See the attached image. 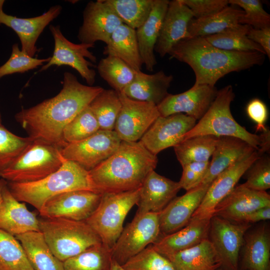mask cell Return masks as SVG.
I'll use <instances>...</instances> for the list:
<instances>
[{"instance_id": "30bf717a", "label": "cell", "mask_w": 270, "mask_h": 270, "mask_svg": "<svg viewBox=\"0 0 270 270\" xmlns=\"http://www.w3.org/2000/svg\"><path fill=\"white\" fill-rule=\"evenodd\" d=\"M50 32L54 40V50L50 61L43 65L38 72L46 70L52 66H67L76 70L88 84L92 86L96 72L90 67L96 62V58L88 49L94 45L74 44L68 40L62 33L59 25L50 24Z\"/></svg>"}, {"instance_id": "ba28073f", "label": "cell", "mask_w": 270, "mask_h": 270, "mask_svg": "<svg viewBox=\"0 0 270 270\" xmlns=\"http://www.w3.org/2000/svg\"><path fill=\"white\" fill-rule=\"evenodd\" d=\"M140 191V188L126 192H103L98 206L85 220L100 236L102 244L111 250L124 229L126 216L136 204Z\"/></svg>"}, {"instance_id": "5b68a950", "label": "cell", "mask_w": 270, "mask_h": 270, "mask_svg": "<svg viewBox=\"0 0 270 270\" xmlns=\"http://www.w3.org/2000/svg\"><path fill=\"white\" fill-rule=\"evenodd\" d=\"M234 97L231 85L218 90L208 110L186 134L184 140L202 135L234 137L246 142L260 154L268 152L270 144V130L256 134L249 132L238 124L232 116L230 108Z\"/></svg>"}, {"instance_id": "74e56055", "label": "cell", "mask_w": 270, "mask_h": 270, "mask_svg": "<svg viewBox=\"0 0 270 270\" xmlns=\"http://www.w3.org/2000/svg\"><path fill=\"white\" fill-rule=\"evenodd\" d=\"M97 69L102 78L118 92L132 82L137 72L120 58L110 56L100 60Z\"/></svg>"}, {"instance_id": "db71d44e", "label": "cell", "mask_w": 270, "mask_h": 270, "mask_svg": "<svg viewBox=\"0 0 270 270\" xmlns=\"http://www.w3.org/2000/svg\"><path fill=\"white\" fill-rule=\"evenodd\" d=\"M5 180L3 179V178H2V179H0V204L2 201V186L5 182Z\"/></svg>"}, {"instance_id": "d6a6232c", "label": "cell", "mask_w": 270, "mask_h": 270, "mask_svg": "<svg viewBox=\"0 0 270 270\" xmlns=\"http://www.w3.org/2000/svg\"><path fill=\"white\" fill-rule=\"evenodd\" d=\"M242 10L232 6H228L211 16L193 18L188 27L189 38L205 37L223 32L239 24L244 15Z\"/></svg>"}, {"instance_id": "7a4b0ae2", "label": "cell", "mask_w": 270, "mask_h": 270, "mask_svg": "<svg viewBox=\"0 0 270 270\" xmlns=\"http://www.w3.org/2000/svg\"><path fill=\"white\" fill-rule=\"evenodd\" d=\"M168 54L192 69L196 79L194 85L212 86L226 75L260 66L265 60L262 53L225 50L213 46L204 37L184 39L176 44Z\"/></svg>"}, {"instance_id": "4fadbf2b", "label": "cell", "mask_w": 270, "mask_h": 270, "mask_svg": "<svg viewBox=\"0 0 270 270\" xmlns=\"http://www.w3.org/2000/svg\"><path fill=\"white\" fill-rule=\"evenodd\" d=\"M122 107L114 130L122 141L138 142L160 116L154 104L131 99L118 92Z\"/></svg>"}, {"instance_id": "2e32d148", "label": "cell", "mask_w": 270, "mask_h": 270, "mask_svg": "<svg viewBox=\"0 0 270 270\" xmlns=\"http://www.w3.org/2000/svg\"><path fill=\"white\" fill-rule=\"evenodd\" d=\"M260 156L254 149L224 170L212 182L192 218L212 216L216 206L236 186L250 165Z\"/></svg>"}, {"instance_id": "6da1fadb", "label": "cell", "mask_w": 270, "mask_h": 270, "mask_svg": "<svg viewBox=\"0 0 270 270\" xmlns=\"http://www.w3.org/2000/svg\"><path fill=\"white\" fill-rule=\"evenodd\" d=\"M104 88L83 84L71 72L64 74L62 88L54 97L28 108H22L15 118L34 140L40 139L62 148L64 127L88 106Z\"/></svg>"}, {"instance_id": "ffe728a7", "label": "cell", "mask_w": 270, "mask_h": 270, "mask_svg": "<svg viewBox=\"0 0 270 270\" xmlns=\"http://www.w3.org/2000/svg\"><path fill=\"white\" fill-rule=\"evenodd\" d=\"M210 184L198 185L176 196L159 212L160 232L163 236L176 232L188 223Z\"/></svg>"}, {"instance_id": "7c38bea8", "label": "cell", "mask_w": 270, "mask_h": 270, "mask_svg": "<svg viewBox=\"0 0 270 270\" xmlns=\"http://www.w3.org/2000/svg\"><path fill=\"white\" fill-rule=\"evenodd\" d=\"M121 142L114 130H100L84 140L67 144L61 154L89 171L111 156Z\"/></svg>"}, {"instance_id": "bcb514c9", "label": "cell", "mask_w": 270, "mask_h": 270, "mask_svg": "<svg viewBox=\"0 0 270 270\" xmlns=\"http://www.w3.org/2000/svg\"><path fill=\"white\" fill-rule=\"evenodd\" d=\"M244 174V187L258 191H266L270 188V158L265 154L260 156L250 165Z\"/></svg>"}, {"instance_id": "d4e9b609", "label": "cell", "mask_w": 270, "mask_h": 270, "mask_svg": "<svg viewBox=\"0 0 270 270\" xmlns=\"http://www.w3.org/2000/svg\"><path fill=\"white\" fill-rule=\"evenodd\" d=\"M212 217L192 218L185 226L160 237L152 246L164 256L191 248L208 238Z\"/></svg>"}, {"instance_id": "b9f144b4", "label": "cell", "mask_w": 270, "mask_h": 270, "mask_svg": "<svg viewBox=\"0 0 270 270\" xmlns=\"http://www.w3.org/2000/svg\"><path fill=\"white\" fill-rule=\"evenodd\" d=\"M18 136L0 124V174L8 168L34 141Z\"/></svg>"}, {"instance_id": "8992f818", "label": "cell", "mask_w": 270, "mask_h": 270, "mask_svg": "<svg viewBox=\"0 0 270 270\" xmlns=\"http://www.w3.org/2000/svg\"><path fill=\"white\" fill-rule=\"evenodd\" d=\"M38 219L40 230L46 242L62 262L102 243L100 236L85 221L43 217Z\"/></svg>"}, {"instance_id": "44dd1931", "label": "cell", "mask_w": 270, "mask_h": 270, "mask_svg": "<svg viewBox=\"0 0 270 270\" xmlns=\"http://www.w3.org/2000/svg\"><path fill=\"white\" fill-rule=\"evenodd\" d=\"M270 206V196L266 191L252 190L242 184L236 186L215 207L213 216L240 222L246 214Z\"/></svg>"}, {"instance_id": "e0dca14e", "label": "cell", "mask_w": 270, "mask_h": 270, "mask_svg": "<svg viewBox=\"0 0 270 270\" xmlns=\"http://www.w3.org/2000/svg\"><path fill=\"white\" fill-rule=\"evenodd\" d=\"M122 24L114 10L104 1H90L83 12V22L78 30L80 43L94 45L97 41L106 44L115 30Z\"/></svg>"}, {"instance_id": "7402d4cb", "label": "cell", "mask_w": 270, "mask_h": 270, "mask_svg": "<svg viewBox=\"0 0 270 270\" xmlns=\"http://www.w3.org/2000/svg\"><path fill=\"white\" fill-rule=\"evenodd\" d=\"M193 18L191 10L181 0L170 1L154 51L162 58L178 42L189 38L188 27Z\"/></svg>"}, {"instance_id": "ee69618b", "label": "cell", "mask_w": 270, "mask_h": 270, "mask_svg": "<svg viewBox=\"0 0 270 270\" xmlns=\"http://www.w3.org/2000/svg\"><path fill=\"white\" fill-rule=\"evenodd\" d=\"M50 57L38 58L32 57L20 49L17 44L12 46L11 55L8 60L0 66V79L15 73H24L43 66L48 62Z\"/></svg>"}, {"instance_id": "ac0fdd59", "label": "cell", "mask_w": 270, "mask_h": 270, "mask_svg": "<svg viewBox=\"0 0 270 270\" xmlns=\"http://www.w3.org/2000/svg\"><path fill=\"white\" fill-rule=\"evenodd\" d=\"M218 92L216 86L193 85L184 92L169 94L157 107L162 116L184 112L196 120H199L212 104Z\"/></svg>"}, {"instance_id": "83f0119b", "label": "cell", "mask_w": 270, "mask_h": 270, "mask_svg": "<svg viewBox=\"0 0 270 270\" xmlns=\"http://www.w3.org/2000/svg\"><path fill=\"white\" fill-rule=\"evenodd\" d=\"M240 270H270V232L262 224L246 233L242 246Z\"/></svg>"}, {"instance_id": "f907efd6", "label": "cell", "mask_w": 270, "mask_h": 270, "mask_svg": "<svg viewBox=\"0 0 270 270\" xmlns=\"http://www.w3.org/2000/svg\"><path fill=\"white\" fill-rule=\"evenodd\" d=\"M247 36L248 38L259 45L265 54L270 58V27L264 28H254L250 27Z\"/></svg>"}, {"instance_id": "60d3db41", "label": "cell", "mask_w": 270, "mask_h": 270, "mask_svg": "<svg viewBox=\"0 0 270 270\" xmlns=\"http://www.w3.org/2000/svg\"><path fill=\"white\" fill-rule=\"evenodd\" d=\"M100 130L98 122L88 106L64 127L62 138L67 144L76 142L88 138Z\"/></svg>"}, {"instance_id": "8d00e7d4", "label": "cell", "mask_w": 270, "mask_h": 270, "mask_svg": "<svg viewBox=\"0 0 270 270\" xmlns=\"http://www.w3.org/2000/svg\"><path fill=\"white\" fill-rule=\"evenodd\" d=\"M88 106L98 122L100 130H114L122 107L118 92L113 89H104Z\"/></svg>"}, {"instance_id": "8fae6325", "label": "cell", "mask_w": 270, "mask_h": 270, "mask_svg": "<svg viewBox=\"0 0 270 270\" xmlns=\"http://www.w3.org/2000/svg\"><path fill=\"white\" fill-rule=\"evenodd\" d=\"M251 224L231 222L213 216L208 238L212 244L224 270H239L240 252Z\"/></svg>"}, {"instance_id": "484cf974", "label": "cell", "mask_w": 270, "mask_h": 270, "mask_svg": "<svg viewBox=\"0 0 270 270\" xmlns=\"http://www.w3.org/2000/svg\"><path fill=\"white\" fill-rule=\"evenodd\" d=\"M169 0H154L151 12L146 20L136 30L142 64L152 72L157 64L154 48L158 38Z\"/></svg>"}, {"instance_id": "277c9868", "label": "cell", "mask_w": 270, "mask_h": 270, "mask_svg": "<svg viewBox=\"0 0 270 270\" xmlns=\"http://www.w3.org/2000/svg\"><path fill=\"white\" fill-rule=\"evenodd\" d=\"M7 186L18 201L31 204L38 212L47 201L62 193L76 190L98 192L89 171L66 160L58 170L40 180L29 182L7 181Z\"/></svg>"}, {"instance_id": "4316f807", "label": "cell", "mask_w": 270, "mask_h": 270, "mask_svg": "<svg viewBox=\"0 0 270 270\" xmlns=\"http://www.w3.org/2000/svg\"><path fill=\"white\" fill-rule=\"evenodd\" d=\"M173 80L172 74L163 70L154 74L137 72L134 80L122 92L129 98L158 106L169 94L168 90Z\"/></svg>"}, {"instance_id": "3957f363", "label": "cell", "mask_w": 270, "mask_h": 270, "mask_svg": "<svg viewBox=\"0 0 270 270\" xmlns=\"http://www.w3.org/2000/svg\"><path fill=\"white\" fill-rule=\"evenodd\" d=\"M156 155L140 141L121 142L108 158L89 170L98 191L121 192L140 188L148 174L156 168Z\"/></svg>"}, {"instance_id": "4dcf8cb0", "label": "cell", "mask_w": 270, "mask_h": 270, "mask_svg": "<svg viewBox=\"0 0 270 270\" xmlns=\"http://www.w3.org/2000/svg\"><path fill=\"white\" fill-rule=\"evenodd\" d=\"M103 53L120 58L136 72L141 70L142 63L136 30L124 24L113 32Z\"/></svg>"}, {"instance_id": "f35d334b", "label": "cell", "mask_w": 270, "mask_h": 270, "mask_svg": "<svg viewBox=\"0 0 270 270\" xmlns=\"http://www.w3.org/2000/svg\"><path fill=\"white\" fill-rule=\"evenodd\" d=\"M122 24L136 30L148 18L154 0H104Z\"/></svg>"}, {"instance_id": "d6986e66", "label": "cell", "mask_w": 270, "mask_h": 270, "mask_svg": "<svg viewBox=\"0 0 270 270\" xmlns=\"http://www.w3.org/2000/svg\"><path fill=\"white\" fill-rule=\"evenodd\" d=\"M4 0H0V26L5 25L12 28L18 36L21 50L34 57L38 49L36 42L45 28L61 13L62 6L56 5L43 14L30 18H21L8 14L3 10Z\"/></svg>"}, {"instance_id": "e575fe53", "label": "cell", "mask_w": 270, "mask_h": 270, "mask_svg": "<svg viewBox=\"0 0 270 270\" xmlns=\"http://www.w3.org/2000/svg\"><path fill=\"white\" fill-rule=\"evenodd\" d=\"M218 137L202 135L184 140L174 146L182 166L194 162L208 161L215 148Z\"/></svg>"}, {"instance_id": "5bb4252c", "label": "cell", "mask_w": 270, "mask_h": 270, "mask_svg": "<svg viewBox=\"0 0 270 270\" xmlns=\"http://www.w3.org/2000/svg\"><path fill=\"white\" fill-rule=\"evenodd\" d=\"M102 194L90 190L64 192L47 201L39 213L43 218L85 221L98 206Z\"/></svg>"}, {"instance_id": "603a6c76", "label": "cell", "mask_w": 270, "mask_h": 270, "mask_svg": "<svg viewBox=\"0 0 270 270\" xmlns=\"http://www.w3.org/2000/svg\"><path fill=\"white\" fill-rule=\"evenodd\" d=\"M181 189L178 182L162 176L154 170L146 176L140 187L136 214L160 212Z\"/></svg>"}, {"instance_id": "d590c367", "label": "cell", "mask_w": 270, "mask_h": 270, "mask_svg": "<svg viewBox=\"0 0 270 270\" xmlns=\"http://www.w3.org/2000/svg\"><path fill=\"white\" fill-rule=\"evenodd\" d=\"M112 250L102 243L92 246L63 262L64 270H110Z\"/></svg>"}, {"instance_id": "9c48e42d", "label": "cell", "mask_w": 270, "mask_h": 270, "mask_svg": "<svg viewBox=\"0 0 270 270\" xmlns=\"http://www.w3.org/2000/svg\"><path fill=\"white\" fill-rule=\"evenodd\" d=\"M158 214H136L124 228L112 250V260L123 266L160 237Z\"/></svg>"}, {"instance_id": "7bdbcfd3", "label": "cell", "mask_w": 270, "mask_h": 270, "mask_svg": "<svg viewBox=\"0 0 270 270\" xmlns=\"http://www.w3.org/2000/svg\"><path fill=\"white\" fill-rule=\"evenodd\" d=\"M122 266L126 270H177L171 262L156 252L152 244L130 259Z\"/></svg>"}, {"instance_id": "f1b7e54d", "label": "cell", "mask_w": 270, "mask_h": 270, "mask_svg": "<svg viewBox=\"0 0 270 270\" xmlns=\"http://www.w3.org/2000/svg\"><path fill=\"white\" fill-rule=\"evenodd\" d=\"M254 149L239 138L218 137L208 168L199 185L210 184L222 172Z\"/></svg>"}, {"instance_id": "52a82bcc", "label": "cell", "mask_w": 270, "mask_h": 270, "mask_svg": "<svg viewBox=\"0 0 270 270\" xmlns=\"http://www.w3.org/2000/svg\"><path fill=\"white\" fill-rule=\"evenodd\" d=\"M62 148L36 139L5 170L0 174L8 182H29L40 180L58 170L65 159Z\"/></svg>"}, {"instance_id": "f6af8a7d", "label": "cell", "mask_w": 270, "mask_h": 270, "mask_svg": "<svg viewBox=\"0 0 270 270\" xmlns=\"http://www.w3.org/2000/svg\"><path fill=\"white\" fill-rule=\"evenodd\" d=\"M229 4L241 8L244 12L239 24L254 28L270 27V15L263 8L259 0H228Z\"/></svg>"}, {"instance_id": "7dc6e473", "label": "cell", "mask_w": 270, "mask_h": 270, "mask_svg": "<svg viewBox=\"0 0 270 270\" xmlns=\"http://www.w3.org/2000/svg\"><path fill=\"white\" fill-rule=\"evenodd\" d=\"M210 162H194L182 168V173L178 183L181 188L188 191L197 186L206 174Z\"/></svg>"}, {"instance_id": "f5cc1de1", "label": "cell", "mask_w": 270, "mask_h": 270, "mask_svg": "<svg viewBox=\"0 0 270 270\" xmlns=\"http://www.w3.org/2000/svg\"><path fill=\"white\" fill-rule=\"evenodd\" d=\"M110 270H126L122 266L118 264L114 260H112L110 266Z\"/></svg>"}, {"instance_id": "1f68e13d", "label": "cell", "mask_w": 270, "mask_h": 270, "mask_svg": "<svg viewBox=\"0 0 270 270\" xmlns=\"http://www.w3.org/2000/svg\"><path fill=\"white\" fill-rule=\"evenodd\" d=\"M34 270H64L63 262L52 252L40 232L15 236Z\"/></svg>"}, {"instance_id": "681fc988", "label": "cell", "mask_w": 270, "mask_h": 270, "mask_svg": "<svg viewBox=\"0 0 270 270\" xmlns=\"http://www.w3.org/2000/svg\"><path fill=\"white\" fill-rule=\"evenodd\" d=\"M246 112L248 117L256 124V132L268 130L266 126L268 118V110L266 104L260 99L254 98L246 105Z\"/></svg>"}, {"instance_id": "f546056e", "label": "cell", "mask_w": 270, "mask_h": 270, "mask_svg": "<svg viewBox=\"0 0 270 270\" xmlns=\"http://www.w3.org/2000/svg\"><path fill=\"white\" fill-rule=\"evenodd\" d=\"M166 257L177 270H216L221 267L218 255L208 238Z\"/></svg>"}, {"instance_id": "c3c4849f", "label": "cell", "mask_w": 270, "mask_h": 270, "mask_svg": "<svg viewBox=\"0 0 270 270\" xmlns=\"http://www.w3.org/2000/svg\"><path fill=\"white\" fill-rule=\"evenodd\" d=\"M191 10L194 18L214 14L228 6V0H181Z\"/></svg>"}, {"instance_id": "9a60e30c", "label": "cell", "mask_w": 270, "mask_h": 270, "mask_svg": "<svg viewBox=\"0 0 270 270\" xmlns=\"http://www.w3.org/2000/svg\"><path fill=\"white\" fill-rule=\"evenodd\" d=\"M196 120L184 114L159 116L148 128L140 141L152 154L174 146L184 139Z\"/></svg>"}, {"instance_id": "ab89813d", "label": "cell", "mask_w": 270, "mask_h": 270, "mask_svg": "<svg viewBox=\"0 0 270 270\" xmlns=\"http://www.w3.org/2000/svg\"><path fill=\"white\" fill-rule=\"evenodd\" d=\"M0 270H34L20 242L0 229Z\"/></svg>"}, {"instance_id": "9f6ffc18", "label": "cell", "mask_w": 270, "mask_h": 270, "mask_svg": "<svg viewBox=\"0 0 270 270\" xmlns=\"http://www.w3.org/2000/svg\"><path fill=\"white\" fill-rule=\"evenodd\" d=\"M216 270H224L222 268H220L218 269H217Z\"/></svg>"}, {"instance_id": "11a10c76", "label": "cell", "mask_w": 270, "mask_h": 270, "mask_svg": "<svg viewBox=\"0 0 270 270\" xmlns=\"http://www.w3.org/2000/svg\"><path fill=\"white\" fill-rule=\"evenodd\" d=\"M0 124H2V116H1L0 112Z\"/></svg>"}, {"instance_id": "816d5d0a", "label": "cell", "mask_w": 270, "mask_h": 270, "mask_svg": "<svg viewBox=\"0 0 270 270\" xmlns=\"http://www.w3.org/2000/svg\"><path fill=\"white\" fill-rule=\"evenodd\" d=\"M270 206H268L256 210L246 214L242 218L240 222L251 224L270 220Z\"/></svg>"}, {"instance_id": "cb8c5ba5", "label": "cell", "mask_w": 270, "mask_h": 270, "mask_svg": "<svg viewBox=\"0 0 270 270\" xmlns=\"http://www.w3.org/2000/svg\"><path fill=\"white\" fill-rule=\"evenodd\" d=\"M0 204V229L16 236L30 232H40L39 219L24 203L18 201L10 192L7 181L2 188Z\"/></svg>"}, {"instance_id": "836d02e7", "label": "cell", "mask_w": 270, "mask_h": 270, "mask_svg": "<svg viewBox=\"0 0 270 270\" xmlns=\"http://www.w3.org/2000/svg\"><path fill=\"white\" fill-rule=\"evenodd\" d=\"M250 26L238 24L220 33L204 37L213 46L230 52H258L265 54L263 49L250 40L247 34Z\"/></svg>"}]
</instances>
